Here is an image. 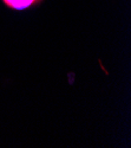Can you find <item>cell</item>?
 <instances>
[{
  "label": "cell",
  "instance_id": "obj_1",
  "mask_svg": "<svg viewBox=\"0 0 131 148\" xmlns=\"http://www.w3.org/2000/svg\"><path fill=\"white\" fill-rule=\"evenodd\" d=\"M4 4L12 10H26L37 4H40L43 0H3Z\"/></svg>",
  "mask_w": 131,
  "mask_h": 148
}]
</instances>
